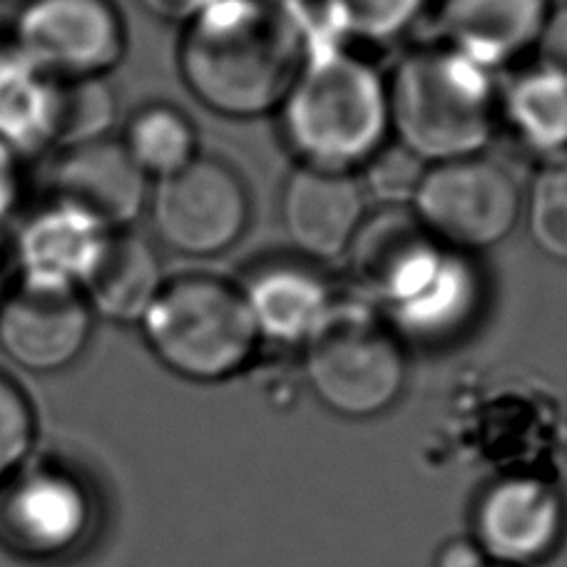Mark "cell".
Returning a JSON list of instances; mask_svg holds the SVG:
<instances>
[{"label":"cell","instance_id":"1","mask_svg":"<svg viewBox=\"0 0 567 567\" xmlns=\"http://www.w3.org/2000/svg\"><path fill=\"white\" fill-rule=\"evenodd\" d=\"M309 50L284 0H212L182 33L179 75L212 113L259 117L281 107Z\"/></svg>","mask_w":567,"mask_h":567},{"label":"cell","instance_id":"2","mask_svg":"<svg viewBox=\"0 0 567 567\" xmlns=\"http://www.w3.org/2000/svg\"><path fill=\"white\" fill-rule=\"evenodd\" d=\"M349 251L353 279L389 309L393 329L435 341L478 309L481 284L468 259L441 245L409 207L363 219Z\"/></svg>","mask_w":567,"mask_h":567},{"label":"cell","instance_id":"3","mask_svg":"<svg viewBox=\"0 0 567 567\" xmlns=\"http://www.w3.org/2000/svg\"><path fill=\"white\" fill-rule=\"evenodd\" d=\"M281 133L303 167L351 172L386 145L389 85L367 60L311 48L281 103Z\"/></svg>","mask_w":567,"mask_h":567},{"label":"cell","instance_id":"4","mask_svg":"<svg viewBox=\"0 0 567 567\" xmlns=\"http://www.w3.org/2000/svg\"><path fill=\"white\" fill-rule=\"evenodd\" d=\"M488 70L449 45L413 50L389 83V123L425 165L478 157L498 125Z\"/></svg>","mask_w":567,"mask_h":567},{"label":"cell","instance_id":"5","mask_svg":"<svg viewBox=\"0 0 567 567\" xmlns=\"http://www.w3.org/2000/svg\"><path fill=\"white\" fill-rule=\"evenodd\" d=\"M140 329L150 351L189 381L235 377L261 339L241 289L207 275L162 284Z\"/></svg>","mask_w":567,"mask_h":567},{"label":"cell","instance_id":"6","mask_svg":"<svg viewBox=\"0 0 567 567\" xmlns=\"http://www.w3.org/2000/svg\"><path fill=\"white\" fill-rule=\"evenodd\" d=\"M303 371L323 406L347 419L379 416L406 386L396 329L353 301H331L303 341Z\"/></svg>","mask_w":567,"mask_h":567},{"label":"cell","instance_id":"7","mask_svg":"<svg viewBox=\"0 0 567 567\" xmlns=\"http://www.w3.org/2000/svg\"><path fill=\"white\" fill-rule=\"evenodd\" d=\"M411 212L449 249H491L518 227L523 199L508 169L483 157L429 165Z\"/></svg>","mask_w":567,"mask_h":567},{"label":"cell","instance_id":"8","mask_svg":"<svg viewBox=\"0 0 567 567\" xmlns=\"http://www.w3.org/2000/svg\"><path fill=\"white\" fill-rule=\"evenodd\" d=\"M8 33L20 55L55 80L105 78L127 45L113 0H23Z\"/></svg>","mask_w":567,"mask_h":567},{"label":"cell","instance_id":"9","mask_svg":"<svg viewBox=\"0 0 567 567\" xmlns=\"http://www.w3.org/2000/svg\"><path fill=\"white\" fill-rule=\"evenodd\" d=\"M150 219L169 249L187 257H215L245 235L249 197L237 172L212 157L159 179L150 192Z\"/></svg>","mask_w":567,"mask_h":567},{"label":"cell","instance_id":"10","mask_svg":"<svg viewBox=\"0 0 567 567\" xmlns=\"http://www.w3.org/2000/svg\"><path fill=\"white\" fill-rule=\"evenodd\" d=\"M110 231L83 207L48 195L25 212L10 237L18 281L40 289L83 291Z\"/></svg>","mask_w":567,"mask_h":567},{"label":"cell","instance_id":"11","mask_svg":"<svg viewBox=\"0 0 567 567\" xmlns=\"http://www.w3.org/2000/svg\"><path fill=\"white\" fill-rule=\"evenodd\" d=\"M93 311L80 291L16 284L0 303V351L30 373H58L83 357Z\"/></svg>","mask_w":567,"mask_h":567},{"label":"cell","instance_id":"12","mask_svg":"<svg viewBox=\"0 0 567 567\" xmlns=\"http://www.w3.org/2000/svg\"><path fill=\"white\" fill-rule=\"evenodd\" d=\"M475 545L498 567H530L550 558L565 530L560 493L535 475H508L481 495Z\"/></svg>","mask_w":567,"mask_h":567},{"label":"cell","instance_id":"13","mask_svg":"<svg viewBox=\"0 0 567 567\" xmlns=\"http://www.w3.org/2000/svg\"><path fill=\"white\" fill-rule=\"evenodd\" d=\"M0 540L25 558H58L90 525V501L73 475L30 468L0 485Z\"/></svg>","mask_w":567,"mask_h":567},{"label":"cell","instance_id":"14","mask_svg":"<svg viewBox=\"0 0 567 567\" xmlns=\"http://www.w3.org/2000/svg\"><path fill=\"white\" fill-rule=\"evenodd\" d=\"M367 219V197L351 172L293 169L281 192V225L293 247L311 259L349 251Z\"/></svg>","mask_w":567,"mask_h":567},{"label":"cell","instance_id":"15","mask_svg":"<svg viewBox=\"0 0 567 567\" xmlns=\"http://www.w3.org/2000/svg\"><path fill=\"white\" fill-rule=\"evenodd\" d=\"M142 175L120 140L60 150L50 172V195L83 207L110 229L133 227L150 202Z\"/></svg>","mask_w":567,"mask_h":567},{"label":"cell","instance_id":"16","mask_svg":"<svg viewBox=\"0 0 567 567\" xmlns=\"http://www.w3.org/2000/svg\"><path fill=\"white\" fill-rule=\"evenodd\" d=\"M550 13V0H443L439 25L445 45L491 73L538 45Z\"/></svg>","mask_w":567,"mask_h":567},{"label":"cell","instance_id":"17","mask_svg":"<svg viewBox=\"0 0 567 567\" xmlns=\"http://www.w3.org/2000/svg\"><path fill=\"white\" fill-rule=\"evenodd\" d=\"M165 281L155 245L127 227L110 231L80 293L93 317L113 323H140Z\"/></svg>","mask_w":567,"mask_h":567},{"label":"cell","instance_id":"18","mask_svg":"<svg viewBox=\"0 0 567 567\" xmlns=\"http://www.w3.org/2000/svg\"><path fill=\"white\" fill-rule=\"evenodd\" d=\"M241 293L259 337L279 343L307 341L333 301L327 281L311 267L281 265V261L251 271Z\"/></svg>","mask_w":567,"mask_h":567},{"label":"cell","instance_id":"19","mask_svg":"<svg viewBox=\"0 0 567 567\" xmlns=\"http://www.w3.org/2000/svg\"><path fill=\"white\" fill-rule=\"evenodd\" d=\"M55 78L20 55L8 25L0 28V145L20 159L53 147Z\"/></svg>","mask_w":567,"mask_h":567},{"label":"cell","instance_id":"20","mask_svg":"<svg viewBox=\"0 0 567 567\" xmlns=\"http://www.w3.org/2000/svg\"><path fill=\"white\" fill-rule=\"evenodd\" d=\"M498 115L523 147L560 155L567 147V75L548 63L525 70L498 97Z\"/></svg>","mask_w":567,"mask_h":567},{"label":"cell","instance_id":"21","mask_svg":"<svg viewBox=\"0 0 567 567\" xmlns=\"http://www.w3.org/2000/svg\"><path fill=\"white\" fill-rule=\"evenodd\" d=\"M120 145L147 179H167L197 159V133L182 110L150 103L135 110L125 123Z\"/></svg>","mask_w":567,"mask_h":567},{"label":"cell","instance_id":"22","mask_svg":"<svg viewBox=\"0 0 567 567\" xmlns=\"http://www.w3.org/2000/svg\"><path fill=\"white\" fill-rule=\"evenodd\" d=\"M117 123V95L105 78L55 80L53 147L70 150L107 140Z\"/></svg>","mask_w":567,"mask_h":567},{"label":"cell","instance_id":"23","mask_svg":"<svg viewBox=\"0 0 567 567\" xmlns=\"http://www.w3.org/2000/svg\"><path fill=\"white\" fill-rule=\"evenodd\" d=\"M525 221L533 245L545 257L567 265V152L555 155L533 179Z\"/></svg>","mask_w":567,"mask_h":567},{"label":"cell","instance_id":"24","mask_svg":"<svg viewBox=\"0 0 567 567\" xmlns=\"http://www.w3.org/2000/svg\"><path fill=\"white\" fill-rule=\"evenodd\" d=\"M329 23L339 33L367 40V43H386L399 38L421 16L425 0H321Z\"/></svg>","mask_w":567,"mask_h":567},{"label":"cell","instance_id":"25","mask_svg":"<svg viewBox=\"0 0 567 567\" xmlns=\"http://www.w3.org/2000/svg\"><path fill=\"white\" fill-rule=\"evenodd\" d=\"M363 172V185L383 207H411L429 165L403 145H383Z\"/></svg>","mask_w":567,"mask_h":567},{"label":"cell","instance_id":"26","mask_svg":"<svg viewBox=\"0 0 567 567\" xmlns=\"http://www.w3.org/2000/svg\"><path fill=\"white\" fill-rule=\"evenodd\" d=\"M35 439V413L18 383L0 371V485L13 478Z\"/></svg>","mask_w":567,"mask_h":567},{"label":"cell","instance_id":"27","mask_svg":"<svg viewBox=\"0 0 567 567\" xmlns=\"http://www.w3.org/2000/svg\"><path fill=\"white\" fill-rule=\"evenodd\" d=\"M20 165H23V159L6 145H0V227L13 217L20 202V185H23Z\"/></svg>","mask_w":567,"mask_h":567},{"label":"cell","instance_id":"28","mask_svg":"<svg viewBox=\"0 0 567 567\" xmlns=\"http://www.w3.org/2000/svg\"><path fill=\"white\" fill-rule=\"evenodd\" d=\"M540 45L545 48V63L567 75V6H563L558 13H550Z\"/></svg>","mask_w":567,"mask_h":567},{"label":"cell","instance_id":"29","mask_svg":"<svg viewBox=\"0 0 567 567\" xmlns=\"http://www.w3.org/2000/svg\"><path fill=\"white\" fill-rule=\"evenodd\" d=\"M137 3L147 10L150 16L167 23H182L187 25L192 18L199 16L212 0H137Z\"/></svg>","mask_w":567,"mask_h":567},{"label":"cell","instance_id":"30","mask_svg":"<svg viewBox=\"0 0 567 567\" xmlns=\"http://www.w3.org/2000/svg\"><path fill=\"white\" fill-rule=\"evenodd\" d=\"M435 567H488V560L473 540H451L435 555Z\"/></svg>","mask_w":567,"mask_h":567},{"label":"cell","instance_id":"31","mask_svg":"<svg viewBox=\"0 0 567 567\" xmlns=\"http://www.w3.org/2000/svg\"><path fill=\"white\" fill-rule=\"evenodd\" d=\"M18 284L16 277V265H13V255H10V239L0 235V303L10 293Z\"/></svg>","mask_w":567,"mask_h":567},{"label":"cell","instance_id":"32","mask_svg":"<svg viewBox=\"0 0 567 567\" xmlns=\"http://www.w3.org/2000/svg\"><path fill=\"white\" fill-rule=\"evenodd\" d=\"M495 567H498V565H495Z\"/></svg>","mask_w":567,"mask_h":567}]
</instances>
